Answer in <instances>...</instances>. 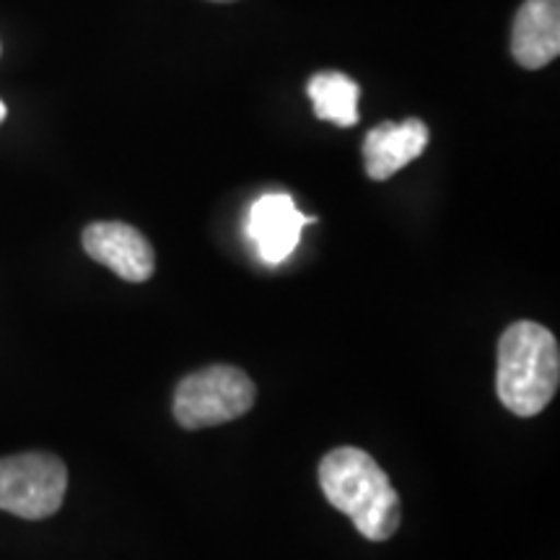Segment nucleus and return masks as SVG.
<instances>
[{"instance_id":"obj_1","label":"nucleus","mask_w":560,"mask_h":560,"mask_svg":"<svg viewBox=\"0 0 560 560\" xmlns=\"http://www.w3.org/2000/svg\"><path fill=\"white\" fill-rule=\"evenodd\" d=\"M319 486L366 540L384 542L400 527V495L369 452L355 446L332 450L319 462Z\"/></svg>"},{"instance_id":"obj_2","label":"nucleus","mask_w":560,"mask_h":560,"mask_svg":"<svg viewBox=\"0 0 560 560\" xmlns=\"http://www.w3.org/2000/svg\"><path fill=\"white\" fill-rule=\"evenodd\" d=\"M560 350L548 327L514 322L499 342L495 389L503 408L520 418L540 416L558 392Z\"/></svg>"},{"instance_id":"obj_3","label":"nucleus","mask_w":560,"mask_h":560,"mask_svg":"<svg viewBox=\"0 0 560 560\" xmlns=\"http://www.w3.org/2000/svg\"><path fill=\"white\" fill-rule=\"evenodd\" d=\"M257 389L242 369L208 366L179 382L174 392V418L182 429L200 431L229 423L255 405Z\"/></svg>"},{"instance_id":"obj_4","label":"nucleus","mask_w":560,"mask_h":560,"mask_svg":"<svg viewBox=\"0 0 560 560\" xmlns=\"http://www.w3.org/2000/svg\"><path fill=\"white\" fill-rule=\"evenodd\" d=\"M68 470L52 454H16L0 459V511L21 520H47L66 499Z\"/></svg>"},{"instance_id":"obj_5","label":"nucleus","mask_w":560,"mask_h":560,"mask_svg":"<svg viewBox=\"0 0 560 560\" xmlns=\"http://www.w3.org/2000/svg\"><path fill=\"white\" fill-rule=\"evenodd\" d=\"M83 249L91 260L102 262L104 268L130 283H143L156 270L151 242L138 229L120 221H100L86 226Z\"/></svg>"},{"instance_id":"obj_6","label":"nucleus","mask_w":560,"mask_h":560,"mask_svg":"<svg viewBox=\"0 0 560 560\" xmlns=\"http://www.w3.org/2000/svg\"><path fill=\"white\" fill-rule=\"evenodd\" d=\"M314 219L296 208L291 195L268 192L249 210L247 234L255 242L257 255L268 265H280L299 247L301 231Z\"/></svg>"},{"instance_id":"obj_7","label":"nucleus","mask_w":560,"mask_h":560,"mask_svg":"<svg viewBox=\"0 0 560 560\" xmlns=\"http://www.w3.org/2000/svg\"><path fill=\"white\" fill-rule=\"evenodd\" d=\"M511 52L527 70H540L560 55V0H524L511 30Z\"/></svg>"},{"instance_id":"obj_8","label":"nucleus","mask_w":560,"mask_h":560,"mask_svg":"<svg viewBox=\"0 0 560 560\" xmlns=\"http://www.w3.org/2000/svg\"><path fill=\"white\" fill-rule=\"evenodd\" d=\"M425 145H429V128L416 117L405 122L376 125L363 140L366 174L376 182L395 177L402 166H408L425 151Z\"/></svg>"},{"instance_id":"obj_9","label":"nucleus","mask_w":560,"mask_h":560,"mask_svg":"<svg viewBox=\"0 0 560 560\" xmlns=\"http://www.w3.org/2000/svg\"><path fill=\"white\" fill-rule=\"evenodd\" d=\"M310 100L319 120L335 122L340 128H353L359 122V83L346 73H317L312 75Z\"/></svg>"},{"instance_id":"obj_10","label":"nucleus","mask_w":560,"mask_h":560,"mask_svg":"<svg viewBox=\"0 0 560 560\" xmlns=\"http://www.w3.org/2000/svg\"><path fill=\"white\" fill-rule=\"evenodd\" d=\"M3 120H5V104L0 102V122H3Z\"/></svg>"},{"instance_id":"obj_11","label":"nucleus","mask_w":560,"mask_h":560,"mask_svg":"<svg viewBox=\"0 0 560 560\" xmlns=\"http://www.w3.org/2000/svg\"><path fill=\"white\" fill-rule=\"evenodd\" d=\"M213 3H234V0H213Z\"/></svg>"}]
</instances>
